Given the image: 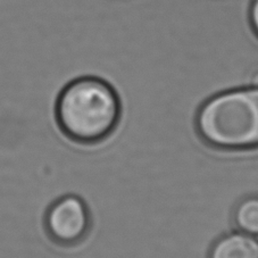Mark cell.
<instances>
[{
	"label": "cell",
	"mask_w": 258,
	"mask_h": 258,
	"mask_svg": "<svg viewBox=\"0 0 258 258\" xmlns=\"http://www.w3.org/2000/svg\"><path fill=\"white\" fill-rule=\"evenodd\" d=\"M249 20H250L251 28L258 35V0H252L250 11H249Z\"/></svg>",
	"instance_id": "cell-6"
},
{
	"label": "cell",
	"mask_w": 258,
	"mask_h": 258,
	"mask_svg": "<svg viewBox=\"0 0 258 258\" xmlns=\"http://www.w3.org/2000/svg\"><path fill=\"white\" fill-rule=\"evenodd\" d=\"M251 86L258 88V71L251 75Z\"/></svg>",
	"instance_id": "cell-7"
},
{
	"label": "cell",
	"mask_w": 258,
	"mask_h": 258,
	"mask_svg": "<svg viewBox=\"0 0 258 258\" xmlns=\"http://www.w3.org/2000/svg\"><path fill=\"white\" fill-rule=\"evenodd\" d=\"M56 121L70 140L92 145L106 139L121 116V101L105 80L82 77L69 82L56 100Z\"/></svg>",
	"instance_id": "cell-1"
},
{
	"label": "cell",
	"mask_w": 258,
	"mask_h": 258,
	"mask_svg": "<svg viewBox=\"0 0 258 258\" xmlns=\"http://www.w3.org/2000/svg\"><path fill=\"white\" fill-rule=\"evenodd\" d=\"M233 220L238 231L258 238V196L242 199L235 207Z\"/></svg>",
	"instance_id": "cell-5"
},
{
	"label": "cell",
	"mask_w": 258,
	"mask_h": 258,
	"mask_svg": "<svg viewBox=\"0 0 258 258\" xmlns=\"http://www.w3.org/2000/svg\"><path fill=\"white\" fill-rule=\"evenodd\" d=\"M208 258H258V238L241 231L225 234L213 244Z\"/></svg>",
	"instance_id": "cell-4"
},
{
	"label": "cell",
	"mask_w": 258,
	"mask_h": 258,
	"mask_svg": "<svg viewBox=\"0 0 258 258\" xmlns=\"http://www.w3.org/2000/svg\"><path fill=\"white\" fill-rule=\"evenodd\" d=\"M43 226L52 242L61 247H74L90 232V211L79 196H61L49 205L44 213Z\"/></svg>",
	"instance_id": "cell-3"
},
{
	"label": "cell",
	"mask_w": 258,
	"mask_h": 258,
	"mask_svg": "<svg viewBox=\"0 0 258 258\" xmlns=\"http://www.w3.org/2000/svg\"><path fill=\"white\" fill-rule=\"evenodd\" d=\"M197 128L216 148H257L258 88L234 89L211 98L199 109Z\"/></svg>",
	"instance_id": "cell-2"
}]
</instances>
